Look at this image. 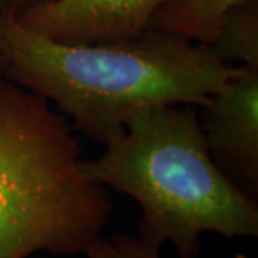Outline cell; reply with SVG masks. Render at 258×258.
<instances>
[{"mask_svg": "<svg viewBox=\"0 0 258 258\" xmlns=\"http://www.w3.org/2000/svg\"><path fill=\"white\" fill-rule=\"evenodd\" d=\"M4 77L54 102L72 127L106 146L129 122L166 106L203 107L241 66L210 45L148 29L138 37L64 44L0 12Z\"/></svg>", "mask_w": 258, "mask_h": 258, "instance_id": "1", "label": "cell"}, {"mask_svg": "<svg viewBox=\"0 0 258 258\" xmlns=\"http://www.w3.org/2000/svg\"><path fill=\"white\" fill-rule=\"evenodd\" d=\"M86 171L141 210L138 236L198 258L201 236H258V205L211 156L193 106H166L129 122Z\"/></svg>", "mask_w": 258, "mask_h": 258, "instance_id": "2", "label": "cell"}, {"mask_svg": "<svg viewBox=\"0 0 258 258\" xmlns=\"http://www.w3.org/2000/svg\"><path fill=\"white\" fill-rule=\"evenodd\" d=\"M112 215L66 117L0 77V258L84 253Z\"/></svg>", "mask_w": 258, "mask_h": 258, "instance_id": "3", "label": "cell"}, {"mask_svg": "<svg viewBox=\"0 0 258 258\" xmlns=\"http://www.w3.org/2000/svg\"><path fill=\"white\" fill-rule=\"evenodd\" d=\"M201 109L200 122L211 156L226 176L256 200L258 66H241Z\"/></svg>", "mask_w": 258, "mask_h": 258, "instance_id": "4", "label": "cell"}, {"mask_svg": "<svg viewBox=\"0 0 258 258\" xmlns=\"http://www.w3.org/2000/svg\"><path fill=\"white\" fill-rule=\"evenodd\" d=\"M169 0H52L14 15L40 35L64 44H101L133 39L149 29Z\"/></svg>", "mask_w": 258, "mask_h": 258, "instance_id": "5", "label": "cell"}, {"mask_svg": "<svg viewBox=\"0 0 258 258\" xmlns=\"http://www.w3.org/2000/svg\"><path fill=\"white\" fill-rule=\"evenodd\" d=\"M256 0H169L153 15L149 29L189 42L211 45L236 7Z\"/></svg>", "mask_w": 258, "mask_h": 258, "instance_id": "6", "label": "cell"}, {"mask_svg": "<svg viewBox=\"0 0 258 258\" xmlns=\"http://www.w3.org/2000/svg\"><path fill=\"white\" fill-rule=\"evenodd\" d=\"M221 60L235 66H258V0L236 7L210 45Z\"/></svg>", "mask_w": 258, "mask_h": 258, "instance_id": "7", "label": "cell"}, {"mask_svg": "<svg viewBox=\"0 0 258 258\" xmlns=\"http://www.w3.org/2000/svg\"><path fill=\"white\" fill-rule=\"evenodd\" d=\"M159 246L148 243L138 235L116 233L97 236L84 250L87 258H161Z\"/></svg>", "mask_w": 258, "mask_h": 258, "instance_id": "8", "label": "cell"}, {"mask_svg": "<svg viewBox=\"0 0 258 258\" xmlns=\"http://www.w3.org/2000/svg\"><path fill=\"white\" fill-rule=\"evenodd\" d=\"M47 2H52V0H0V12L17 15L24 12V10H29Z\"/></svg>", "mask_w": 258, "mask_h": 258, "instance_id": "9", "label": "cell"}, {"mask_svg": "<svg viewBox=\"0 0 258 258\" xmlns=\"http://www.w3.org/2000/svg\"><path fill=\"white\" fill-rule=\"evenodd\" d=\"M4 76V72H2V59H0V77Z\"/></svg>", "mask_w": 258, "mask_h": 258, "instance_id": "10", "label": "cell"}]
</instances>
